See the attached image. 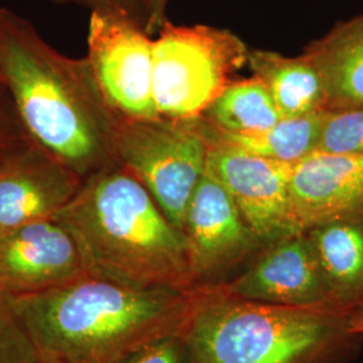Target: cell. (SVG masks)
<instances>
[{"label": "cell", "instance_id": "obj_1", "mask_svg": "<svg viewBox=\"0 0 363 363\" xmlns=\"http://www.w3.org/2000/svg\"><path fill=\"white\" fill-rule=\"evenodd\" d=\"M0 82L27 135L79 177L116 163V113L88 60L57 52L30 22L1 7Z\"/></svg>", "mask_w": 363, "mask_h": 363}, {"label": "cell", "instance_id": "obj_2", "mask_svg": "<svg viewBox=\"0 0 363 363\" xmlns=\"http://www.w3.org/2000/svg\"><path fill=\"white\" fill-rule=\"evenodd\" d=\"M194 289L136 288L84 274L66 286L6 296L40 359L117 363L144 345L184 333Z\"/></svg>", "mask_w": 363, "mask_h": 363}, {"label": "cell", "instance_id": "obj_3", "mask_svg": "<svg viewBox=\"0 0 363 363\" xmlns=\"http://www.w3.org/2000/svg\"><path fill=\"white\" fill-rule=\"evenodd\" d=\"M54 220L74 238L86 274L136 288L194 289L184 234L118 163L85 178Z\"/></svg>", "mask_w": 363, "mask_h": 363}, {"label": "cell", "instance_id": "obj_4", "mask_svg": "<svg viewBox=\"0 0 363 363\" xmlns=\"http://www.w3.org/2000/svg\"><path fill=\"white\" fill-rule=\"evenodd\" d=\"M351 312L274 306L194 288L183 335L191 363H346L362 335Z\"/></svg>", "mask_w": 363, "mask_h": 363}, {"label": "cell", "instance_id": "obj_5", "mask_svg": "<svg viewBox=\"0 0 363 363\" xmlns=\"http://www.w3.org/2000/svg\"><path fill=\"white\" fill-rule=\"evenodd\" d=\"M154 39L152 93L156 112L169 120H195L247 65L250 49L230 30L163 23Z\"/></svg>", "mask_w": 363, "mask_h": 363}, {"label": "cell", "instance_id": "obj_6", "mask_svg": "<svg viewBox=\"0 0 363 363\" xmlns=\"http://www.w3.org/2000/svg\"><path fill=\"white\" fill-rule=\"evenodd\" d=\"M208 150L199 118H130L116 113V163L143 183L182 233L191 196L206 172Z\"/></svg>", "mask_w": 363, "mask_h": 363}, {"label": "cell", "instance_id": "obj_7", "mask_svg": "<svg viewBox=\"0 0 363 363\" xmlns=\"http://www.w3.org/2000/svg\"><path fill=\"white\" fill-rule=\"evenodd\" d=\"M154 39L125 13L91 11L88 55L106 104L120 116L157 118L152 93Z\"/></svg>", "mask_w": 363, "mask_h": 363}, {"label": "cell", "instance_id": "obj_8", "mask_svg": "<svg viewBox=\"0 0 363 363\" xmlns=\"http://www.w3.org/2000/svg\"><path fill=\"white\" fill-rule=\"evenodd\" d=\"M183 234L194 288L223 286L264 247L233 198L208 172L191 196Z\"/></svg>", "mask_w": 363, "mask_h": 363}, {"label": "cell", "instance_id": "obj_9", "mask_svg": "<svg viewBox=\"0 0 363 363\" xmlns=\"http://www.w3.org/2000/svg\"><path fill=\"white\" fill-rule=\"evenodd\" d=\"M206 172L233 198L261 244L303 233L292 213L289 181L294 164L208 142Z\"/></svg>", "mask_w": 363, "mask_h": 363}, {"label": "cell", "instance_id": "obj_10", "mask_svg": "<svg viewBox=\"0 0 363 363\" xmlns=\"http://www.w3.org/2000/svg\"><path fill=\"white\" fill-rule=\"evenodd\" d=\"M220 288L235 298L257 303L340 311L331 301L306 232L265 245L241 272Z\"/></svg>", "mask_w": 363, "mask_h": 363}, {"label": "cell", "instance_id": "obj_11", "mask_svg": "<svg viewBox=\"0 0 363 363\" xmlns=\"http://www.w3.org/2000/svg\"><path fill=\"white\" fill-rule=\"evenodd\" d=\"M84 274L74 238L54 218L0 234V289L4 296L46 292Z\"/></svg>", "mask_w": 363, "mask_h": 363}, {"label": "cell", "instance_id": "obj_12", "mask_svg": "<svg viewBox=\"0 0 363 363\" xmlns=\"http://www.w3.org/2000/svg\"><path fill=\"white\" fill-rule=\"evenodd\" d=\"M84 178L35 142L0 155V234L54 218Z\"/></svg>", "mask_w": 363, "mask_h": 363}, {"label": "cell", "instance_id": "obj_13", "mask_svg": "<svg viewBox=\"0 0 363 363\" xmlns=\"http://www.w3.org/2000/svg\"><path fill=\"white\" fill-rule=\"evenodd\" d=\"M292 213L301 232L363 214V157L313 152L294 164Z\"/></svg>", "mask_w": 363, "mask_h": 363}, {"label": "cell", "instance_id": "obj_14", "mask_svg": "<svg viewBox=\"0 0 363 363\" xmlns=\"http://www.w3.org/2000/svg\"><path fill=\"white\" fill-rule=\"evenodd\" d=\"M335 308L363 303V214L330 220L306 232Z\"/></svg>", "mask_w": 363, "mask_h": 363}, {"label": "cell", "instance_id": "obj_15", "mask_svg": "<svg viewBox=\"0 0 363 363\" xmlns=\"http://www.w3.org/2000/svg\"><path fill=\"white\" fill-rule=\"evenodd\" d=\"M303 54L322 78L327 109L363 108V13L312 40Z\"/></svg>", "mask_w": 363, "mask_h": 363}, {"label": "cell", "instance_id": "obj_16", "mask_svg": "<svg viewBox=\"0 0 363 363\" xmlns=\"http://www.w3.org/2000/svg\"><path fill=\"white\" fill-rule=\"evenodd\" d=\"M247 66L252 76L269 91L281 117L306 116L327 111L322 78L304 54L288 57L255 49L249 52Z\"/></svg>", "mask_w": 363, "mask_h": 363}, {"label": "cell", "instance_id": "obj_17", "mask_svg": "<svg viewBox=\"0 0 363 363\" xmlns=\"http://www.w3.org/2000/svg\"><path fill=\"white\" fill-rule=\"evenodd\" d=\"M325 112L306 116L283 117L271 128L249 135L223 133L211 128L201 117L199 121L208 142L226 144L252 155L295 164L316 152Z\"/></svg>", "mask_w": 363, "mask_h": 363}, {"label": "cell", "instance_id": "obj_18", "mask_svg": "<svg viewBox=\"0 0 363 363\" xmlns=\"http://www.w3.org/2000/svg\"><path fill=\"white\" fill-rule=\"evenodd\" d=\"M201 118L223 133L249 135L271 128L283 117L264 84L252 76L232 81Z\"/></svg>", "mask_w": 363, "mask_h": 363}, {"label": "cell", "instance_id": "obj_19", "mask_svg": "<svg viewBox=\"0 0 363 363\" xmlns=\"http://www.w3.org/2000/svg\"><path fill=\"white\" fill-rule=\"evenodd\" d=\"M316 152L363 157V108L327 109Z\"/></svg>", "mask_w": 363, "mask_h": 363}, {"label": "cell", "instance_id": "obj_20", "mask_svg": "<svg viewBox=\"0 0 363 363\" xmlns=\"http://www.w3.org/2000/svg\"><path fill=\"white\" fill-rule=\"evenodd\" d=\"M39 354L6 296L0 298V363H38Z\"/></svg>", "mask_w": 363, "mask_h": 363}, {"label": "cell", "instance_id": "obj_21", "mask_svg": "<svg viewBox=\"0 0 363 363\" xmlns=\"http://www.w3.org/2000/svg\"><path fill=\"white\" fill-rule=\"evenodd\" d=\"M117 363H191L189 345L182 334L159 337L132 351Z\"/></svg>", "mask_w": 363, "mask_h": 363}, {"label": "cell", "instance_id": "obj_22", "mask_svg": "<svg viewBox=\"0 0 363 363\" xmlns=\"http://www.w3.org/2000/svg\"><path fill=\"white\" fill-rule=\"evenodd\" d=\"M34 142L23 128L13 101L4 86H0V155Z\"/></svg>", "mask_w": 363, "mask_h": 363}, {"label": "cell", "instance_id": "obj_23", "mask_svg": "<svg viewBox=\"0 0 363 363\" xmlns=\"http://www.w3.org/2000/svg\"><path fill=\"white\" fill-rule=\"evenodd\" d=\"M61 3H74L89 7L91 11H112L125 13L145 26L147 0H57Z\"/></svg>", "mask_w": 363, "mask_h": 363}, {"label": "cell", "instance_id": "obj_24", "mask_svg": "<svg viewBox=\"0 0 363 363\" xmlns=\"http://www.w3.org/2000/svg\"><path fill=\"white\" fill-rule=\"evenodd\" d=\"M169 0H147V21L145 31L152 37L156 34L166 19V10Z\"/></svg>", "mask_w": 363, "mask_h": 363}, {"label": "cell", "instance_id": "obj_25", "mask_svg": "<svg viewBox=\"0 0 363 363\" xmlns=\"http://www.w3.org/2000/svg\"><path fill=\"white\" fill-rule=\"evenodd\" d=\"M350 323L354 333L363 337V303L351 312Z\"/></svg>", "mask_w": 363, "mask_h": 363}, {"label": "cell", "instance_id": "obj_26", "mask_svg": "<svg viewBox=\"0 0 363 363\" xmlns=\"http://www.w3.org/2000/svg\"><path fill=\"white\" fill-rule=\"evenodd\" d=\"M38 363H58V362H55V361H49V359H40V358H39Z\"/></svg>", "mask_w": 363, "mask_h": 363}, {"label": "cell", "instance_id": "obj_27", "mask_svg": "<svg viewBox=\"0 0 363 363\" xmlns=\"http://www.w3.org/2000/svg\"><path fill=\"white\" fill-rule=\"evenodd\" d=\"M4 298V295H3V292H1V289H0V298Z\"/></svg>", "mask_w": 363, "mask_h": 363}, {"label": "cell", "instance_id": "obj_28", "mask_svg": "<svg viewBox=\"0 0 363 363\" xmlns=\"http://www.w3.org/2000/svg\"><path fill=\"white\" fill-rule=\"evenodd\" d=\"M0 86H3V84H1V82H0Z\"/></svg>", "mask_w": 363, "mask_h": 363}]
</instances>
